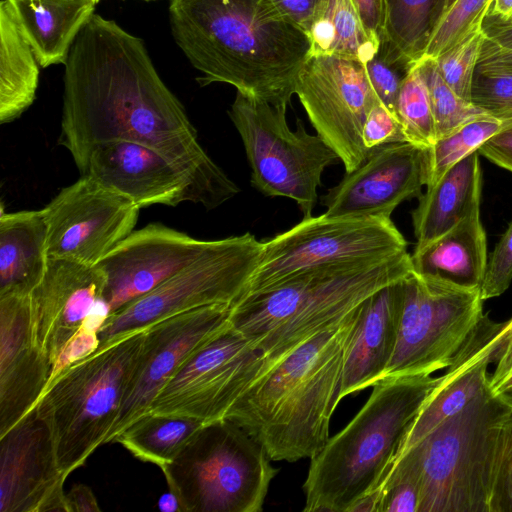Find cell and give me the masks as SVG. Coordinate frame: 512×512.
I'll return each instance as SVG.
<instances>
[{"instance_id": "1", "label": "cell", "mask_w": 512, "mask_h": 512, "mask_svg": "<svg viewBox=\"0 0 512 512\" xmlns=\"http://www.w3.org/2000/svg\"><path fill=\"white\" fill-rule=\"evenodd\" d=\"M116 140L157 150L185 169L199 204L208 210L240 191L199 144L197 130L143 41L94 13L64 63L58 144L74 158L94 144Z\"/></svg>"}, {"instance_id": "2", "label": "cell", "mask_w": 512, "mask_h": 512, "mask_svg": "<svg viewBox=\"0 0 512 512\" xmlns=\"http://www.w3.org/2000/svg\"><path fill=\"white\" fill-rule=\"evenodd\" d=\"M168 14L176 44L202 73L201 86L227 83L287 109L311 40L270 0H170Z\"/></svg>"}, {"instance_id": "3", "label": "cell", "mask_w": 512, "mask_h": 512, "mask_svg": "<svg viewBox=\"0 0 512 512\" xmlns=\"http://www.w3.org/2000/svg\"><path fill=\"white\" fill-rule=\"evenodd\" d=\"M361 305L276 361L226 414L262 445L271 461L311 459L329 440L330 420L341 401L344 357Z\"/></svg>"}, {"instance_id": "4", "label": "cell", "mask_w": 512, "mask_h": 512, "mask_svg": "<svg viewBox=\"0 0 512 512\" xmlns=\"http://www.w3.org/2000/svg\"><path fill=\"white\" fill-rule=\"evenodd\" d=\"M412 271L407 251L310 269L268 290L242 296L231 306L230 325L276 363Z\"/></svg>"}, {"instance_id": "5", "label": "cell", "mask_w": 512, "mask_h": 512, "mask_svg": "<svg viewBox=\"0 0 512 512\" xmlns=\"http://www.w3.org/2000/svg\"><path fill=\"white\" fill-rule=\"evenodd\" d=\"M440 376L385 377L354 418L311 458L303 484L306 512H348L379 488Z\"/></svg>"}, {"instance_id": "6", "label": "cell", "mask_w": 512, "mask_h": 512, "mask_svg": "<svg viewBox=\"0 0 512 512\" xmlns=\"http://www.w3.org/2000/svg\"><path fill=\"white\" fill-rule=\"evenodd\" d=\"M144 333L142 329L123 335L74 362L47 385L36 403L65 475L110 442L139 363Z\"/></svg>"}, {"instance_id": "7", "label": "cell", "mask_w": 512, "mask_h": 512, "mask_svg": "<svg viewBox=\"0 0 512 512\" xmlns=\"http://www.w3.org/2000/svg\"><path fill=\"white\" fill-rule=\"evenodd\" d=\"M511 411L512 396L488 386L409 448L420 472L418 512H489L495 451Z\"/></svg>"}, {"instance_id": "8", "label": "cell", "mask_w": 512, "mask_h": 512, "mask_svg": "<svg viewBox=\"0 0 512 512\" xmlns=\"http://www.w3.org/2000/svg\"><path fill=\"white\" fill-rule=\"evenodd\" d=\"M237 424L208 422L161 469L183 512H259L277 469Z\"/></svg>"}, {"instance_id": "9", "label": "cell", "mask_w": 512, "mask_h": 512, "mask_svg": "<svg viewBox=\"0 0 512 512\" xmlns=\"http://www.w3.org/2000/svg\"><path fill=\"white\" fill-rule=\"evenodd\" d=\"M228 115L237 129L251 167V185L270 197L294 200L303 217L312 216L324 170L339 159L301 120L292 131L286 108L236 93Z\"/></svg>"}, {"instance_id": "10", "label": "cell", "mask_w": 512, "mask_h": 512, "mask_svg": "<svg viewBox=\"0 0 512 512\" xmlns=\"http://www.w3.org/2000/svg\"><path fill=\"white\" fill-rule=\"evenodd\" d=\"M398 336L385 377L446 369L482 319L479 288L415 272L401 281Z\"/></svg>"}, {"instance_id": "11", "label": "cell", "mask_w": 512, "mask_h": 512, "mask_svg": "<svg viewBox=\"0 0 512 512\" xmlns=\"http://www.w3.org/2000/svg\"><path fill=\"white\" fill-rule=\"evenodd\" d=\"M261 253L262 241L249 232L221 239L213 250L109 315L99 330L98 347L181 312L233 305L243 296Z\"/></svg>"}, {"instance_id": "12", "label": "cell", "mask_w": 512, "mask_h": 512, "mask_svg": "<svg viewBox=\"0 0 512 512\" xmlns=\"http://www.w3.org/2000/svg\"><path fill=\"white\" fill-rule=\"evenodd\" d=\"M407 251L391 217H306L262 241V253L243 294L268 290L307 270L348 261L389 257Z\"/></svg>"}, {"instance_id": "13", "label": "cell", "mask_w": 512, "mask_h": 512, "mask_svg": "<svg viewBox=\"0 0 512 512\" xmlns=\"http://www.w3.org/2000/svg\"><path fill=\"white\" fill-rule=\"evenodd\" d=\"M274 364L230 325L177 370L147 412L186 415L206 423L223 419Z\"/></svg>"}, {"instance_id": "14", "label": "cell", "mask_w": 512, "mask_h": 512, "mask_svg": "<svg viewBox=\"0 0 512 512\" xmlns=\"http://www.w3.org/2000/svg\"><path fill=\"white\" fill-rule=\"evenodd\" d=\"M317 134L342 161L346 173L358 168L372 151L363 144L366 118L378 101L364 63L333 55H310L295 83Z\"/></svg>"}, {"instance_id": "15", "label": "cell", "mask_w": 512, "mask_h": 512, "mask_svg": "<svg viewBox=\"0 0 512 512\" xmlns=\"http://www.w3.org/2000/svg\"><path fill=\"white\" fill-rule=\"evenodd\" d=\"M140 207L82 175L43 208L49 258L95 266L137 224Z\"/></svg>"}, {"instance_id": "16", "label": "cell", "mask_w": 512, "mask_h": 512, "mask_svg": "<svg viewBox=\"0 0 512 512\" xmlns=\"http://www.w3.org/2000/svg\"><path fill=\"white\" fill-rule=\"evenodd\" d=\"M229 304L198 307L145 328L142 351L111 433L110 442L145 414L158 392L200 348L230 326Z\"/></svg>"}, {"instance_id": "17", "label": "cell", "mask_w": 512, "mask_h": 512, "mask_svg": "<svg viewBox=\"0 0 512 512\" xmlns=\"http://www.w3.org/2000/svg\"><path fill=\"white\" fill-rule=\"evenodd\" d=\"M220 240L196 239L158 222L131 232L95 265L106 279L102 302L108 316L213 250Z\"/></svg>"}, {"instance_id": "18", "label": "cell", "mask_w": 512, "mask_h": 512, "mask_svg": "<svg viewBox=\"0 0 512 512\" xmlns=\"http://www.w3.org/2000/svg\"><path fill=\"white\" fill-rule=\"evenodd\" d=\"M429 172V147L411 142L378 147L323 196L324 214L391 217L400 203L422 195Z\"/></svg>"}, {"instance_id": "19", "label": "cell", "mask_w": 512, "mask_h": 512, "mask_svg": "<svg viewBox=\"0 0 512 512\" xmlns=\"http://www.w3.org/2000/svg\"><path fill=\"white\" fill-rule=\"evenodd\" d=\"M82 175L133 201L152 205L199 204L191 175L157 150L131 141L92 145L73 158Z\"/></svg>"}, {"instance_id": "20", "label": "cell", "mask_w": 512, "mask_h": 512, "mask_svg": "<svg viewBox=\"0 0 512 512\" xmlns=\"http://www.w3.org/2000/svg\"><path fill=\"white\" fill-rule=\"evenodd\" d=\"M67 477L35 409L0 436L1 512H67Z\"/></svg>"}, {"instance_id": "21", "label": "cell", "mask_w": 512, "mask_h": 512, "mask_svg": "<svg viewBox=\"0 0 512 512\" xmlns=\"http://www.w3.org/2000/svg\"><path fill=\"white\" fill-rule=\"evenodd\" d=\"M105 284L97 266L49 258L44 277L29 296L33 340L52 365L91 316L107 313Z\"/></svg>"}, {"instance_id": "22", "label": "cell", "mask_w": 512, "mask_h": 512, "mask_svg": "<svg viewBox=\"0 0 512 512\" xmlns=\"http://www.w3.org/2000/svg\"><path fill=\"white\" fill-rule=\"evenodd\" d=\"M51 371L33 340L30 296H0V436L34 409Z\"/></svg>"}, {"instance_id": "23", "label": "cell", "mask_w": 512, "mask_h": 512, "mask_svg": "<svg viewBox=\"0 0 512 512\" xmlns=\"http://www.w3.org/2000/svg\"><path fill=\"white\" fill-rule=\"evenodd\" d=\"M503 327L504 322H495L487 314L483 315L440 376L437 386L411 425L398 458L489 386V366L493 364Z\"/></svg>"}, {"instance_id": "24", "label": "cell", "mask_w": 512, "mask_h": 512, "mask_svg": "<svg viewBox=\"0 0 512 512\" xmlns=\"http://www.w3.org/2000/svg\"><path fill=\"white\" fill-rule=\"evenodd\" d=\"M401 281L370 296L360 308L343 364L340 399L373 387L384 378L399 330Z\"/></svg>"}, {"instance_id": "25", "label": "cell", "mask_w": 512, "mask_h": 512, "mask_svg": "<svg viewBox=\"0 0 512 512\" xmlns=\"http://www.w3.org/2000/svg\"><path fill=\"white\" fill-rule=\"evenodd\" d=\"M481 194L462 218L411 254L413 270L458 286L479 288L487 264V239L480 217Z\"/></svg>"}, {"instance_id": "26", "label": "cell", "mask_w": 512, "mask_h": 512, "mask_svg": "<svg viewBox=\"0 0 512 512\" xmlns=\"http://www.w3.org/2000/svg\"><path fill=\"white\" fill-rule=\"evenodd\" d=\"M42 68L64 64L80 30L95 13L91 0H8Z\"/></svg>"}, {"instance_id": "27", "label": "cell", "mask_w": 512, "mask_h": 512, "mask_svg": "<svg viewBox=\"0 0 512 512\" xmlns=\"http://www.w3.org/2000/svg\"><path fill=\"white\" fill-rule=\"evenodd\" d=\"M47 227L42 210L0 217V296L30 295L47 269Z\"/></svg>"}, {"instance_id": "28", "label": "cell", "mask_w": 512, "mask_h": 512, "mask_svg": "<svg viewBox=\"0 0 512 512\" xmlns=\"http://www.w3.org/2000/svg\"><path fill=\"white\" fill-rule=\"evenodd\" d=\"M479 152L475 151L446 171L419 197L412 211L416 245L426 246L454 226L481 194Z\"/></svg>"}, {"instance_id": "29", "label": "cell", "mask_w": 512, "mask_h": 512, "mask_svg": "<svg viewBox=\"0 0 512 512\" xmlns=\"http://www.w3.org/2000/svg\"><path fill=\"white\" fill-rule=\"evenodd\" d=\"M41 67L8 0L0 2V123L22 115L34 102Z\"/></svg>"}, {"instance_id": "30", "label": "cell", "mask_w": 512, "mask_h": 512, "mask_svg": "<svg viewBox=\"0 0 512 512\" xmlns=\"http://www.w3.org/2000/svg\"><path fill=\"white\" fill-rule=\"evenodd\" d=\"M204 424L203 420L191 416L147 412L111 442L121 444L135 458L162 469L174 460Z\"/></svg>"}, {"instance_id": "31", "label": "cell", "mask_w": 512, "mask_h": 512, "mask_svg": "<svg viewBox=\"0 0 512 512\" xmlns=\"http://www.w3.org/2000/svg\"><path fill=\"white\" fill-rule=\"evenodd\" d=\"M309 38L310 55H333L363 63L379 46L367 34L351 0H322Z\"/></svg>"}, {"instance_id": "32", "label": "cell", "mask_w": 512, "mask_h": 512, "mask_svg": "<svg viewBox=\"0 0 512 512\" xmlns=\"http://www.w3.org/2000/svg\"><path fill=\"white\" fill-rule=\"evenodd\" d=\"M437 5L438 0H384L379 44L394 58L418 62L436 22Z\"/></svg>"}, {"instance_id": "33", "label": "cell", "mask_w": 512, "mask_h": 512, "mask_svg": "<svg viewBox=\"0 0 512 512\" xmlns=\"http://www.w3.org/2000/svg\"><path fill=\"white\" fill-rule=\"evenodd\" d=\"M509 126H512V118L502 119L488 114L472 119L437 139L429 147L430 172L426 186L434 184L447 170Z\"/></svg>"}, {"instance_id": "34", "label": "cell", "mask_w": 512, "mask_h": 512, "mask_svg": "<svg viewBox=\"0 0 512 512\" xmlns=\"http://www.w3.org/2000/svg\"><path fill=\"white\" fill-rule=\"evenodd\" d=\"M395 110L408 142L425 147L433 145L435 122L428 88L417 63L401 84Z\"/></svg>"}, {"instance_id": "35", "label": "cell", "mask_w": 512, "mask_h": 512, "mask_svg": "<svg viewBox=\"0 0 512 512\" xmlns=\"http://www.w3.org/2000/svg\"><path fill=\"white\" fill-rule=\"evenodd\" d=\"M493 1L456 0L437 18L421 59H435L482 30Z\"/></svg>"}, {"instance_id": "36", "label": "cell", "mask_w": 512, "mask_h": 512, "mask_svg": "<svg viewBox=\"0 0 512 512\" xmlns=\"http://www.w3.org/2000/svg\"><path fill=\"white\" fill-rule=\"evenodd\" d=\"M426 82L436 130V140L456 130L461 125L486 111L457 95L440 75L434 59L416 62Z\"/></svg>"}, {"instance_id": "37", "label": "cell", "mask_w": 512, "mask_h": 512, "mask_svg": "<svg viewBox=\"0 0 512 512\" xmlns=\"http://www.w3.org/2000/svg\"><path fill=\"white\" fill-rule=\"evenodd\" d=\"M420 495V472L409 449L395 461L381 485L379 512H418Z\"/></svg>"}, {"instance_id": "38", "label": "cell", "mask_w": 512, "mask_h": 512, "mask_svg": "<svg viewBox=\"0 0 512 512\" xmlns=\"http://www.w3.org/2000/svg\"><path fill=\"white\" fill-rule=\"evenodd\" d=\"M485 38L482 29L434 59L444 81L468 102H472L474 75Z\"/></svg>"}, {"instance_id": "39", "label": "cell", "mask_w": 512, "mask_h": 512, "mask_svg": "<svg viewBox=\"0 0 512 512\" xmlns=\"http://www.w3.org/2000/svg\"><path fill=\"white\" fill-rule=\"evenodd\" d=\"M413 65L404 59L392 58L380 44L375 55L364 63L378 101L395 116L401 84Z\"/></svg>"}, {"instance_id": "40", "label": "cell", "mask_w": 512, "mask_h": 512, "mask_svg": "<svg viewBox=\"0 0 512 512\" xmlns=\"http://www.w3.org/2000/svg\"><path fill=\"white\" fill-rule=\"evenodd\" d=\"M489 512H512V411L505 420L495 451Z\"/></svg>"}, {"instance_id": "41", "label": "cell", "mask_w": 512, "mask_h": 512, "mask_svg": "<svg viewBox=\"0 0 512 512\" xmlns=\"http://www.w3.org/2000/svg\"><path fill=\"white\" fill-rule=\"evenodd\" d=\"M512 281V220L487 260L479 291L483 301L503 294Z\"/></svg>"}, {"instance_id": "42", "label": "cell", "mask_w": 512, "mask_h": 512, "mask_svg": "<svg viewBox=\"0 0 512 512\" xmlns=\"http://www.w3.org/2000/svg\"><path fill=\"white\" fill-rule=\"evenodd\" d=\"M472 103L494 117L511 119L512 77L485 76L475 72Z\"/></svg>"}, {"instance_id": "43", "label": "cell", "mask_w": 512, "mask_h": 512, "mask_svg": "<svg viewBox=\"0 0 512 512\" xmlns=\"http://www.w3.org/2000/svg\"><path fill=\"white\" fill-rule=\"evenodd\" d=\"M362 139L369 151L387 144L408 142L398 118L379 101L366 118Z\"/></svg>"}, {"instance_id": "44", "label": "cell", "mask_w": 512, "mask_h": 512, "mask_svg": "<svg viewBox=\"0 0 512 512\" xmlns=\"http://www.w3.org/2000/svg\"><path fill=\"white\" fill-rule=\"evenodd\" d=\"M489 388L495 394L512 391V318L504 322L501 340L494 355Z\"/></svg>"}, {"instance_id": "45", "label": "cell", "mask_w": 512, "mask_h": 512, "mask_svg": "<svg viewBox=\"0 0 512 512\" xmlns=\"http://www.w3.org/2000/svg\"><path fill=\"white\" fill-rule=\"evenodd\" d=\"M270 2L285 20L309 36L322 0H270Z\"/></svg>"}, {"instance_id": "46", "label": "cell", "mask_w": 512, "mask_h": 512, "mask_svg": "<svg viewBox=\"0 0 512 512\" xmlns=\"http://www.w3.org/2000/svg\"><path fill=\"white\" fill-rule=\"evenodd\" d=\"M476 72L485 76L512 77V49L485 38Z\"/></svg>"}, {"instance_id": "47", "label": "cell", "mask_w": 512, "mask_h": 512, "mask_svg": "<svg viewBox=\"0 0 512 512\" xmlns=\"http://www.w3.org/2000/svg\"><path fill=\"white\" fill-rule=\"evenodd\" d=\"M478 152L497 166L512 172V126L485 142Z\"/></svg>"}, {"instance_id": "48", "label": "cell", "mask_w": 512, "mask_h": 512, "mask_svg": "<svg viewBox=\"0 0 512 512\" xmlns=\"http://www.w3.org/2000/svg\"><path fill=\"white\" fill-rule=\"evenodd\" d=\"M369 37L379 44L384 21V0H351Z\"/></svg>"}, {"instance_id": "49", "label": "cell", "mask_w": 512, "mask_h": 512, "mask_svg": "<svg viewBox=\"0 0 512 512\" xmlns=\"http://www.w3.org/2000/svg\"><path fill=\"white\" fill-rule=\"evenodd\" d=\"M67 512H100L98 501L88 486L75 484L66 493Z\"/></svg>"}, {"instance_id": "50", "label": "cell", "mask_w": 512, "mask_h": 512, "mask_svg": "<svg viewBox=\"0 0 512 512\" xmlns=\"http://www.w3.org/2000/svg\"><path fill=\"white\" fill-rule=\"evenodd\" d=\"M486 19L488 22L483 24L486 38L501 47L512 49V19L500 21L488 15Z\"/></svg>"}, {"instance_id": "51", "label": "cell", "mask_w": 512, "mask_h": 512, "mask_svg": "<svg viewBox=\"0 0 512 512\" xmlns=\"http://www.w3.org/2000/svg\"><path fill=\"white\" fill-rule=\"evenodd\" d=\"M488 16L500 21L512 19V0H494Z\"/></svg>"}, {"instance_id": "52", "label": "cell", "mask_w": 512, "mask_h": 512, "mask_svg": "<svg viewBox=\"0 0 512 512\" xmlns=\"http://www.w3.org/2000/svg\"><path fill=\"white\" fill-rule=\"evenodd\" d=\"M159 508L163 511L179 510L177 500L171 492L162 497V499L159 501Z\"/></svg>"}, {"instance_id": "53", "label": "cell", "mask_w": 512, "mask_h": 512, "mask_svg": "<svg viewBox=\"0 0 512 512\" xmlns=\"http://www.w3.org/2000/svg\"><path fill=\"white\" fill-rule=\"evenodd\" d=\"M456 0H438L437 18L443 14ZM437 20V19H436Z\"/></svg>"}, {"instance_id": "54", "label": "cell", "mask_w": 512, "mask_h": 512, "mask_svg": "<svg viewBox=\"0 0 512 512\" xmlns=\"http://www.w3.org/2000/svg\"><path fill=\"white\" fill-rule=\"evenodd\" d=\"M91 1H93V2H95V3H98V1H99V0H91Z\"/></svg>"}, {"instance_id": "55", "label": "cell", "mask_w": 512, "mask_h": 512, "mask_svg": "<svg viewBox=\"0 0 512 512\" xmlns=\"http://www.w3.org/2000/svg\"><path fill=\"white\" fill-rule=\"evenodd\" d=\"M508 394H510V395L512 396V391H511V392H509Z\"/></svg>"}, {"instance_id": "56", "label": "cell", "mask_w": 512, "mask_h": 512, "mask_svg": "<svg viewBox=\"0 0 512 512\" xmlns=\"http://www.w3.org/2000/svg\"><path fill=\"white\" fill-rule=\"evenodd\" d=\"M146 1H150V0H146Z\"/></svg>"}]
</instances>
